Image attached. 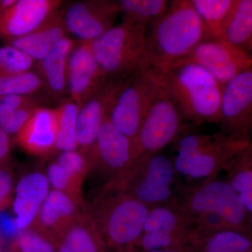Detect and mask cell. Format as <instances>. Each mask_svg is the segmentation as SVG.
<instances>
[{
  "label": "cell",
  "instance_id": "cell-1",
  "mask_svg": "<svg viewBox=\"0 0 252 252\" xmlns=\"http://www.w3.org/2000/svg\"><path fill=\"white\" fill-rule=\"evenodd\" d=\"M212 37L190 0H173L147 28L146 48L151 67L164 72L204 39Z\"/></svg>",
  "mask_w": 252,
  "mask_h": 252
},
{
  "label": "cell",
  "instance_id": "cell-2",
  "mask_svg": "<svg viewBox=\"0 0 252 252\" xmlns=\"http://www.w3.org/2000/svg\"><path fill=\"white\" fill-rule=\"evenodd\" d=\"M149 210L145 204L111 187H100L84 206L105 245L118 248L139 240Z\"/></svg>",
  "mask_w": 252,
  "mask_h": 252
},
{
  "label": "cell",
  "instance_id": "cell-3",
  "mask_svg": "<svg viewBox=\"0 0 252 252\" xmlns=\"http://www.w3.org/2000/svg\"><path fill=\"white\" fill-rule=\"evenodd\" d=\"M162 74L184 121L219 124L223 86L210 72L197 64L182 63Z\"/></svg>",
  "mask_w": 252,
  "mask_h": 252
},
{
  "label": "cell",
  "instance_id": "cell-4",
  "mask_svg": "<svg viewBox=\"0 0 252 252\" xmlns=\"http://www.w3.org/2000/svg\"><path fill=\"white\" fill-rule=\"evenodd\" d=\"M175 205L199 229L208 231L233 229L244 233L250 217L238 194L223 181L207 180L186 192L182 203Z\"/></svg>",
  "mask_w": 252,
  "mask_h": 252
},
{
  "label": "cell",
  "instance_id": "cell-5",
  "mask_svg": "<svg viewBox=\"0 0 252 252\" xmlns=\"http://www.w3.org/2000/svg\"><path fill=\"white\" fill-rule=\"evenodd\" d=\"M176 173L190 180H212L237 152L251 144L250 138L220 131L215 135L187 133L176 139Z\"/></svg>",
  "mask_w": 252,
  "mask_h": 252
},
{
  "label": "cell",
  "instance_id": "cell-6",
  "mask_svg": "<svg viewBox=\"0 0 252 252\" xmlns=\"http://www.w3.org/2000/svg\"><path fill=\"white\" fill-rule=\"evenodd\" d=\"M147 26L124 22L90 41L96 61L111 79H128L149 69Z\"/></svg>",
  "mask_w": 252,
  "mask_h": 252
},
{
  "label": "cell",
  "instance_id": "cell-7",
  "mask_svg": "<svg viewBox=\"0 0 252 252\" xmlns=\"http://www.w3.org/2000/svg\"><path fill=\"white\" fill-rule=\"evenodd\" d=\"M176 174L172 161L161 152L144 154L118 180L104 187L119 189L152 208L171 203Z\"/></svg>",
  "mask_w": 252,
  "mask_h": 252
},
{
  "label": "cell",
  "instance_id": "cell-8",
  "mask_svg": "<svg viewBox=\"0 0 252 252\" xmlns=\"http://www.w3.org/2000/svg\"><path fill=\"white\" fill-rule=\"evenodd\" d=\"M162 78V72L149 67L123 86L107 117L115 128L135 140Z\"/></svg>",
  "mask_w": 252,
  "mask_h": 252
},
{
  "label": "cell",
  "instance_id": "cell-9",
  "mask_svg": "<svg viewBox=\"0 0 252 252\" xmlns=\"http://www.w3.org/2000/svg\"><path fill=\"white\" fill-rule=\"evenodd\" d=\"M184 119L162 73L161 80L134 140L137 156L161 152L184 131Z\"/></svg>",
  "mask_w": 252,
  "mask_h": 252
},
{
  "label": "cell",
  "instance_id": "cell-10",
  "mask_svg": "<svg viewBox=\"0 0 252 252\" xmlns=\"http://www.w3.org/2000/svg\"><path fill=\"white\" fill-rule=\"evenodd\" d=\"M90 170L102 177L101 187L118 180L138 158L135 142L113 126L107 117L102 123L95 142L89 152Z\"/></svg>",
  "mask_w": 252,
  "mask_h": 252
},
{
  "label": "cell",
  "instance_id": "cell-11",
  "mask_svg": "<svg viewBox=\"0 0 252 252\" xmlns=\"http://www.w3.org/2000/svg\"><path fill=\"white\" fill-rule=\"evenodd\" d=\"M182 63H192L203 67L223 86L252 67V54L235 47L223 38L209 37L172 66Z\"/></svg>",
  "mask_w": 252,
  "mask_h": 252
},
{
  "label": "cell",
  "instance_id": "cell-12",
  "mask_svg": "<svg viewBox=\"0 0 252 252\" xmlns=\"http://www.w3.org/2000/svg\"><path fill=\"white\" fill-rule=\"evenodd\" d=\"M219 124L225 133L250 138L252 127V67L223 85Z\"/></svg>",
  "mask_w": 252,
  "mask_h": 252
},
{
  "label": "cell",
  "instance_id": "cell-13",
  "mask_svg": "<svg viewBox=\"0 0 252 252\" xmlns=\"http://www.w3.org/2000/svg\"><path fill=\"white\" fill-rule=\"evenodd\" d=\"M120 14L119 1L86 0L64 6L67 33L81 41H92L114 26Z\"/></svg>",
  "mask_w": 252,
  "mask_h": 252
},
{
  "label": "cell",
  "instance_id": "cell-14",
  "mask_svg": "<svg viewBox=\"0 0 252 252\" xmlns=\"http://www.w3.org/2000/svg\"><path fill=\"white\" fill-rule=\"evenodd\" d=\"M96 61L90 41L76 44L68 60L67 91L79 108L108 81Z\"/></svg>",
  "mask_w": 252,
  "mask_h": 252
},
{
  "label": "cell",
  "instance_id": "cell-15",
  "mask_svg": "<svg viewBox=\"0 0 252 252\" xmlns=\"http://www.w3.org/2000/svg\"><path fill=\"white\" fill-rule=\"evenodd\" d=\"M61 0H16L0 13V39L5 41L27 35L63 6Z\"/></svg>",
  "mask_w": 252,
  "mask_h": 252
},
{
  "label": "cell",
  "instance_id": "cell-16",
  "mask_svg": "<svg viewBox=\"0 0 252 252\" xmlns=\"http://www.w3.org/2000/svg\"><path fill=\"white\" fill-rule=\"evenodd\" d=\"M131 79L109 78L105 85L79 108L77 139L81 152L86 153L92 148L113 101L123 86Z\"/></svg>",
  "mask_w": 252,
  "mask_h": 252
},
{
  "label": "cell",
  "instance_id": "cell-17",
  "mask_svg": "<svg viewBox=\"0 0 252 252\" xmlns=\"http://www.w3.org/2000/svg\"><path fill=\"white\" fill-rule=\"evenodd\" d=\"M50 190L45 172L41 170H32L20 177L11 203L15 223L20 232L34 223Z\"/></svg>",
  "mask_w": 252,
  "mask_h": 252
},
{
  "label": "cell",
  "instance_id": "cell-18",
  "mask_svg": "<svg viewBox=\"0 0 252 252\" xmlns=\"http://www.w3.org/2000/svg\"><path fill=\"white\" fill-rule=\"evenodd\" d=\"M85 202L51 189L31 227L39 230L56 244V240L84 212Z\"/></svg>",
  "mask_w": 252,
  "mask_h": 252
},
{
  "label": "cell",
  "instance_id": "cell-19",
  "mask_svg": "<svg viewBox=\"0 0 252 252\" xmlns=\"http://www.w3.org/2000/svg\"><path fill=\"white\" fill-rule=\"evenodd\" d=\"M57 107H39L16 135L20 147L30 155L46 157L56 152Z\"/></svg>",
  "mask_w": 252,
  "mask_h": 252
},
{
  "label": "cell",
  "instance_id": "cell-20",
  "mask_svg": "<svg viewBox=\"0 0 252 252\" xmlns=\"http://www.w3.org/2000/svg\"><path fill=\"white\" fill-rule=\"evenodd\" d=\"M63 14L64 6L32 32L6 41V44L25 53L34 62H39L61 39L67 36Z\"/></svg>",
  "mask_w": 252,
  "mask_h": 252
},
{
  "label": "cell",
  "instance_id": "cell-21",
  "mask_svg": "<svg viewBox=\"0 0 252 252\" xmlns=\"http://www.w3.org/2000/svg\"><path fill=\"white\" fill-rule=\"evenodd\" d=\"M77 43L65 36L37 62L36 72L44 82L45 91L53 97H61L67 91L68 60Z\"/></svg>",
  "mask_w": 252,
  "mask_h": 252
},
{
  "label": "cell",
  "instance_id": "cell-22",
  "mask_svg": "<svg viewBox=\"0 0 252 252\" xmlns=\"http://www.w3.org/2000/svg\"><path fill=\"white\" fill-rule=\"evenodd\" d=\"M105 244L85 211L56 242V252H103Z\"/></svg>",
  "mask_w": 252,
  "mask_h": 252
},
{
  "label": "cell",
  "instance_id": "cell-23",
  "mask_svg": "<svg viewBox=\"0 0 252 252\" xmlns=\"http://www.w3.org/2000/svg\"><path fill=\"white\" fill-rule=\"evenodd\" d=\"M221 38L235 47L252 54V0L233 1L223 23Z\"/></svg>",
  "mask_w": 252,
  "mask_h": 252
},
{
  "label": "cell",
  "instance_id": "cell-24",
  "mask_svg": "<svg viewBox=\"0 0 252 252\" xmlns=\"http://www.w3.org/2000/svg\"><path fill=\"white\" fill-rule=\"evenodd\" d=\"M225 170L230 187L249 214L252 213V147L249 144L230 159Z\"/></svg>",
  "mask_w": 252,
  "mask_h": 252
},
{
  "label": "cell",
  "instance_id": "cell-25",
  "mask_svg": "<svg viewBox=\"0 0 252 252\" xmlns=\"http://www.w3.org/2000/svg\"><path fill=\"white\" fill-rule=\"evenodd\" d=\"M193 220L186 216L177 206L160 205L152 207L144 223L143 233L164 232L182 236L186 230L198 229Z\"/></svg>",
  "mask_w": 252,
  "mask_h": 252
},
{
  "label": "cell",
  "instance_id": "cell-26",
  "mask_svg": "<svg viewBox=\"0 0 252 252\" xmlns=\"http://www.w3.org/2000/svg\"><path fill=\"white\" fill-rule=\"evenodd\" d=\"M166 0H120L122 21L149 27L166 11Z\"/></svg>",
  "mask_w": 252,
  "mask_h": 252
},
{
  "label": "cell",
  "instance_id": "cell-27",
  "mask_svg": "<svg viewBox=\"0 0 252 252\" xmlns=\"http://www.w3.org/2000/svg\"><path fill=\"white\" fill-rule=\"evenodd\" d=\"M57 137L56 151L59 152L77 150V122L79 107L69 99L57 107Z\"/></svg>",
  "mask_w": 252,
  "mask_h": 252
},
{
  "label": "cell",
  "instance_id": "cell-28",
  "mask_svg": "<svg viewBox=\"0 0 252 252\" xmlns=\"http://www.w3.org/2000/svg\"><path fill=\"white\" fill-rule=\"evenodd\" d=\"M234 0H190L212 37L221 38L223 23Z\"/></svg>",
  "mask_w": 252,
  "mask_h": 252
},
{
  "label": "cell",
  "instance_id": "cell-29",
  "mask_svg": "<svg viewBox=\"0 0 252 252\" xmlns=\"http://www.w3.org/2000/svg\"><path fill=\"white\" fill-rule=\"evenodd\" d=\"M45 91L44 82L34 71L0 77V97L8 95H36Z\"/></svg>",
  "mask_w": 252,
  "mask_h": 252
},
{
  "label": "cell",
  "instance_id": "cell-30",
  "mask_svg": "<svg viewBox=\"0 0 252 252\" xmlns=\"http://www.w3.org/2000/svg\"><path fill=\"white\" fill-rule=\"evenodd\" d=\"M210 233L205 244V252H251V240L243 232L221 229Z\"/></svg>",
  "mask_w": 252,
  "mask_h": 252
},
{
  "label": "cell",
  "instance_id": "cell-31",
  "mask_svg": "<svg viewBox=\"0 0 252 252\" xmlns=\"http://www.w3.org/2000/svg\"><path fill=\"white\" fill-rule=\"evenodd\" d=\"M51 189L60 190L84 203L83 198V183L56 162H50L45 172Z\"/></svg>",
  "mask_w": 252,
  "mask_h": 252
},
{
  "label": "cell",
  "instance_id": "cell-32",
  "mask_svg": "<svg viewBox=\"0 0 252 252\" xmlns=\"http://www.w3.org/2000/svg\"><path fill=\"white\" fill-rule=\"evenodd\" d=\"M34 61L13 46H0V77L32 70Z\"/></svg>",
  "mask_w": 252,
  "mask_h": 252
},
{
  "label": "cell",
  "instance_id": "cell-33",
  "mask_svg": "<svg viewBox=\"0 0 252 252\" xmlns=\"http://www.w3.org/2000/svg\"><path fill=\"white\" fill-rule=\"evenodd\" d=\"M11 247L16 252H56L54 240L33 227L20 232Z\"/></svg>",
  "mask_w": 252,
  "mask_h": 252
},
{
  "label": "cell",
  "instance_id": "cell-34",
  "mask_svg": "<svg viewBox=\"0 0 252 252\" xmlns=\"http://www.w3.org/2000/svg\"><path fill=\"white\" fill-rule=\"evenodd\" d=\"M180 237L164 232H148L142 233L139 239L142 248L149 252L169 248Z\"/></svg>",
  "mask_w": 252,
  "mask_h": 252
},
{
  "label": "cell",
  "instance_id": "cell-35",
  "mask_svg": "<svg viewBox=\"0 0 252 252\" xmlns=\"http://www.w3.org/2000/svg\"><path fill=\"white\" fill-rule=\"evenodd\" d=\"M15 188L12 172L6 165L0 167V211L11 205Z\"/></svg>",
  "mask_w": 252,
  "mask_h": 252
},
{
  "label": "cell",
  "instance_id": "cell-36",
  "mask_svg": "<svg viewBox=\"0 0 252 252\" xmlns=\"http://www.w3.org/2000/svg\"><path fill=\"white\" fill-rule=\"evenodd\" d=\"M20 231L16 227L14 216L4 210L0 211V233L5 238H16Z\"/></svg>",
  "mask_w": 252,
  "mask_h": 252
},
{
  "label": "cell",
  "instance_id": "cell-37",
  "mask_svg": "<svg viewBox=\"0 0 252 252\" xmlns=\"http://www.w3.org/2000/svg\"><path fill=\"white\" fill-rule=\"evenodd\" d=\"M8 135L0 127V167L5 166L11 154V141Z\"/></svg>",
  "mask_w": 252,
  "mask_h": 252
},
{
  "label": "cell",
  "instance_id": "cell-38",
  "mask_svg": "<svg viewBox=\"0 0 252 252\" xmlns=\"http://www.w3.org/2000/svg\"><path fill=\"white\" fill-rule=\"evenodd\" d=\"M149 252H172L170 251H167V250H158V251H152Z\"/></svg>",
  "mask_w": 252,
  "mask_h": 252
},
{
  "label": "cell",
  "instance_id": "cell-39",
  "mask_svg": "<svg viewBox=\"0 0 252 252\" xmlns=\"http://www.w3.org/2000/svg\"><path fill=\"white\" fill-rule=\"evenodd\" d=\"M10 252H16V250H14V248L11 247V250H10Z\"/></svg>",
  "mask_w": 252,
  "mask_h": 252
},
{
  "label": "cell",
  "instance_id": "cell-40",
  "mask_svg": "<svg viewBox=\"0 0 252 252\" xmlns=\"http://www.w3.org/2000/svg\"><path fill=\"white\" fill-rule=\"evenodd\" d=\"M0 252H3L2 248H1V245H0Z\"/></svg>",
  "mask_w": 252,
  "mask_h": 252
}]
</instances>
